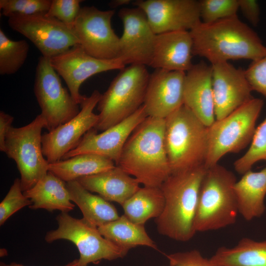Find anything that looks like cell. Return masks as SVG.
<instances>
[{
  "label": "cell",
  "instance_id": "obj_1",
  "mask_svg": "<svg viewBox=\"0 0 266 266\" xmlns=\"http://www.w3.org/2000/svg\"><path fill=\"white\" fill-rule=\"evenodd\" d=\"M190 32L193 55L205 58L211 65L239 59L253 62L266 54L260 37L237 15L211 23L200 22Z\"/></svg>",
  "mask_w": 266,
  "mask_h": 266
},
{
  "label": "cell",
  "instance_id": "obj_2",
  "mask_svg": "<svg viewBox=\"0 0 266 266\" xmlns=\"http://www.w3.org/2000/svg\"><path fill=\"white\" fill-rule=\"evenodd\" d=\"M165 130V119L148 116L129 137L116 166L144 186L160 187L171 174Z\"/></svg>",
  "mask_w": 266,
  "mask_h": 266
},
{
  "label": "cell",
  "instance_id": "obj_3",
  "mask_svg": "<svg viewBox=\"0 0 266 266\" xmlns=\"http://www.w3.org/2000/svg\"><path fill=\"white\" fill-rule=\"evenodd\" d=\"M204 165L174 173L160 186L165 204L155 219L158 232L174 240H190L197 233L195 220Z\"/></svg>",
  "mask_w": 266,
  "mask_h": 266
},
{
  "label": "cell",
  "instance_id": "obj_4",
  "mask_svg": "<svg viewBox=\"0 0 266 266\" xmlns=\"http://www.w3.org/2000/svg\"><path fill=\"white\" fill-rule=\"evenodd\" d=\"M234 174L218 164L206 168L199 194L195 220L196 232L225 228L234 224L239 214Z\"/></svg>",
  "mask_w": 266,
  "mask_h": 266
},
{
  "label": "cell",
  "instance_id": "obj_5",
  "mask_svg": "<svg viewBox=\"0 0 266 266\" xmlns=\"http://www.w3.org/2000/svg\"><path fill=\"white\" fill-rule=\"evenodd\" d=\"M165 144L171 173L204 165L207 127L183 104L165 119Z\"/></svg>",
  "mask_w": 266,
  "mask_h": 266
},
{
  "label": "cell",
  "instance_id": "obj_6",
  "mask_svg": "<svg viewBox=\"0 0 266 266\" xmlns=\"http://www.w3.org/2000/svg\"><path fill=\"white\" fill-rule=\"evenodd\" d=\"M150 74L142 65H131L121 70L101 94L94 129L104 131L137 111L143 104Z\"/></svg>",
  "mask_w": 266,
  "mask_h": 266
},
{
  "label": "cell",
  "instance_id": "obj_7",
  "mask_svg": "<svg viewBox=\"0 0 266 266\" xmlns=\"http://www.w3.org/2000/svg\"><path fill=\"white\" fill-rule=\"evenodd\" d=\"M263 105V100L254 98L207 127L206 168L217 164L226 154L239 152L251 142Z\"/></svg>",
  "mask_w": 266,
  "mask_h": 266
},
{
  "label": "cell",
  "instance_id": "obj_8",
  "mask_svg": "<svg viewBox=\"0 0 266 266\" xmlns=\"http://www.w3.org/2000/svg\"><path fill=\"white\" fill-rule=\"evenodd\" d=\"M46 125L40 114L27 125L12 127L6 135L4 152L16 164L23 192L31 189L48 172L41 143V132Z\"/></svg>",
  "mask_w": 266,
  "mask_h": 266
},
{
  "label": "cell",
  "instance_id": "obj_9",
  "mask_svg": "<svg viewBox=\"0 0 266 266\" xmlns=\"http://www.w3.org/2000/svg\"><path fill=\"white\" fill-rule=\"evenodd\" d=\"M56 220L58 228L47 233L45 241L51 243L66 239L73 243L79 252V266H88L103 259L111 261L123 258L129 252L105 238L98 228L89 224L82 218L76 219L66 212H62Z\"/></svg>",
  "mask_w": 266,
  "mask_h": 266
},
{
  "label": "cell",
  "instance_id": "obj_10",
  "mask_svg": "<svg viewBox=\"0 0 266 266\" xmlns=\"http://www.w3.org/2000/svg\"><path fill=\"white\" fill-rule=\"evenodd\" d=\"M33 91L48 132L70 120L80 112L79 105L63 87L50 59L42 56L37 64Z\"/></svg>",
  "mask_w": 266,
  "mask_h": 266
},
{
  "label": "cell",
  "instance_id": "obj_11",
  "mask_svg": "<svg viewBox=\"0 0 266 266\" xmlns=\"http://www.w3.org/2000/svg\"><path fill=\"white\" fill-rule=\"evenodd\" d=\"M7 17L9 26L29 39L43 57L51 59L79 44L69 28L46 13L11 14Z\"/></svg>",
  "mask_w": 266,
  "mask_h": 266
},
{
  "label": "cell",
  "instance_id": "obj_12",
  "mask_svg": "<svg viewBox=\"0 0 266 266\" xmlns=\"http://www.w3.org/2000/svg\"><path fill=\"white\" fill-rule=\"evenodd\" d=\"M114 13V10H101L94 6L81 8L72 31L89 55L103 60L119 58L120 37L111 26Z\"/></svg>",
  "mask_w": 266,
  "mask_h": 266
},
{
  "label": "cell",
  "instance_id": "obj_13",
  "mask_svg": "<svg viewBox=\"0 0 266 266\" xmlns=\"http://www.w3.org/2000/svg\"><path fill=\"white\" fill-rule=\"evenodd\" d=\"M101 96L97 90L90 96H85L80 104L81 110L75 117L42 135V152L49 164L61 160L77 145L88 131L94 128L99 117L94 110Z\"/></svg>",
  "mask_w": 266,
  "mask_h": 266
},
{
  "label": "cell",
  "instance_id": "obj_14",
  "mask_svg": "<svg viewBox=\"0 0 266 266\" xmlns=\"http://www.w3.org/2000/svg\"><path fill=\"white\" fill-rule=\"evenodd\" d=\"M50 63L66 83L75 102L80 105L85 96L80 94L82 84L93 75L101 72L125 67L120 58L103 60L87 54L79 44L52 57Z\"/></svg>",
  "mask_w": 266,
  "mask_h": 266
},
{
  "label": "cell",
  "instance_id": "obj_15",
  "mask_svg": "<svg viewBox=\"0 0 266 266\" xmlns=\"http://www.w3.org/2000/svg\"><path fill=\"white\" fill-rule=\"evenodd\" d=\"M118 16L123 25L119 38V58L125 65L150 66L156 34L144 12L139 8H123Z\"/></svg>",
  "mask_w": 266,
  "mask_h": 266
},
{
  "label": "cell",
  "instance_id": "obj_16",
  "mask_svg": "<svg viewBox=\"0 0 266 266\" xmlns=\"http://www.w3.org/2000/svg\"><path fill=\"white\" fill-rule=\"evenodd\" d=\"M133 3L144 12L156 34L190 31L201 22L199 0H138Z\"/></svg>",
  "mask_w": 266,
  "mask_h": 266
},
{
  "label": "cell",
  "instance_id": "obj_17",
  "mask_svg": "<svg viewBox=\"0 0 266 266\" xmlns=\"http://www.w3.org/2000/svg\"><path fill=\"white\" fill-rule=\"evenodd\" d=\"M147 117L142 105L132 115L100 133H98L94 128L91 129L84 135L77 145L62 160L79 154L91 153L109 159L116 165L129 137Z\"/></svg>",
  "mask_w": 266,
  "mask_h": 266
},
{
  "label": "cell",
  "instance_id": "obj_18",
  "mask_svg": "<svg viewBox=\"0 0 266 266\" xmlns=\"http://www.w3.org/2000/svg\"><path fill=\"white\" fill-rule=\"evenodd\" d=\"M211 66L215 120H220L253 99V90L245 70L229 62Z\"/></svg>",
  "mask_w": 266,
  "mask_h": 266
},
{
  "label": "cell",
  "instance_id": "obj_19",
  "mask_svg": "<svg viewBox=\"0 0 266 266\" xmlns=\"http://www.w3.org/2000/svg\"><path fill=\"white\" fill-rule=\"evenodd\" d=\"M185 73L155 69L150 74L143 104L148 116L165 119L184 104Z\"/></svg>",
  "mask_w": 266,
  "mask_h": 266
},
{
  "label": "cell",
  "instance_id": "obj_20",
  "mask_svg": "<svg viewBox=\"0 0 266 266\" xmlns=\"http://www.w3.org/2000/svg\"><path fill=\"white\" fill-rule=\"evenodd\" d=\"M184 104L206 127L214 122L211 65L201 61L186 72Z\"/></svg>",
  "mask_w": 266,
  "mask_h": 266
},
{
  "label": "cell",
  "instance_id": "obj_21",
  "mask_svg": "<svg viewBox=\"0 0 266 266\" xmlns=\"http://www.w3.org/2000/svg\"><path fill=\"white\" fill-rule=\"evenodd\" d=\"M193 40L190 31H178L156 35L149 66L155 69L187 72L193 65Z\"/></svg>",
  "mask_w": 266,
  "mask_h": 266
},
{
  "label": "cell",
  "instance_id": "obj_22",
  "mask_svg": "<svg viewBox=\"0 0 266 266\" xmlns=\"http://www.w3.org/2000/svg\"><path fill=\"white\" fill-rule=\"evenodd\" d=\"M76 180L89 191L97 193L105 200L117 202L121 206L140 188L135 178L116 166Z\"/></svg>",
  "mask_w": 266,
  "mask_h": 266
},
{
  "label": "cell",
  "instance_id": "obj_23",
  "mask_svg": "<svg viewBox=\"0 0 266 266\" xmlns=\"http://www.w3.org/2000/svg\"><path fill=\"white\" fill-rule=\"evenodd\" d=\"M239 214L246 221L262 216L266 210V167L242 174L234 185Z\"/></svg>",
  "mask_w": 266,
  "mask_h": 266
},
{
  "label": "cell",
  "instance_id": "obj_24",
  "mask_svg": "<svg viewBox=\"0 0 266 266\" xmlns=\"http://www.w3.org/2000/svg\"><path fill=\"white\" fill-rule=\"evenodd\" d=\"M23 193L31 200L32 204L29 207L32 209H44L50 212L58 210L67 213L75 207L66 182L50 171Z\"/></svg>",
  "mask_w": 266,
  "mask_h": 266
},
{
  "label": "cell",
  "instance_id": "obj_25",
  "mask_svg": "<svg viewBox=\"0 0 266 266\" xmlns=\"http://www.w3.org/2000/svg\"><path fill=\"white\" fill-rule=\"evenodd\" d=\"M71 201L80 208L82 219L98 228L119 217L115 207L99 195H94L77 180L66 182Z\"/></svg>",
  "mask_w": 266,
  "mask_h": 266
},
{
  "label": "cell",
  "instance_id": "obj_26",
  "mask_svg": "<svg viewBox=\"0 0 266 266\" xmlns=\"http://www.w3.org/2000/svg\"><path fill=\"white\" fill-rule=\"evenodd\" d=\"M115 166L113 161L106 157L85 153L49 164L48 171L67 182L107 170Z\"/></svg>",
  "mask_w": 266,
  "mask_h": 266
},
{
  "label": "cell",
  "instance_id": "obj_27",
  "mask_svg": "<svg viewBox=\"0 0 266 266\" xmlns=\"http://www.w3.org/2000/svg\"><path fill=\"white\" fill-rule=\"evenodd\" d=\"M210 259L219 266H266V240L243 238L233 247L219 248Z\"/></svg>",
  "mask_w": 266,
  "mask_h": 266
},
{
  "label": "cell",
  "instance_id": "obj_28",
  "mask_svg": "<svg viewBox=\"0 0 266 266\" xmlns=\"http://www.w3.org/2000/svg\"><path fill=\"white\" fill-rule=\"evenodd\" d=\"M98 229L105 238L128 251L138 246L157 249L155 243L147 233L144 225L133 223L124 215Z\"/></svg>",
  "mask_w": 266,
  "mask_h": 266
},
{
  "label": "cell",
  "instance_id": "obj_29",
  "mask_svg": "<svg viewBox=\"0 0 266 266\" xmlns=\"http://www.w3.org/2000/svg\"><path fill=\"white\" fill-rule=\"evenodd\" d=\"M165 198L160 187L140 188L122 205L124 215L134 223L144 225L162 213Z\"/></svg>",
  "mask_w": 266,
  "mask_h": 266
},
{
  "label": "cell",
  "instance_id": "obj_30",
  "mask_svg": "<svg viewBox=\"0 0 266 266\" xmlns=\"http://www.w3.org/2000/svg\"><path fill=\"white\" fill-rule=\"evenodd\" d=\"M29 45L24 39L12 40L0 29V74L11 75L17 72L24 64Z\"/></svg>",
  "mask_w": 266,
  "mask_h": 266
},
{
  "label": "cell",
  "instance_id": "obj_31",
  "mask_svg": "<svg viewBox=\"0 0 266 266\" xmlns=\"http://www.w3.org/2000/svg\"><path fill=\"white\" fill-rule=\"evenodd\" d=\"M266 161V117L256 128L247 152L233 164L235 170L243 174L257 162Z\"/></svg>",
  "mask_w": 266,
  "mask_h": 266
},
{
  "label": "cell",
  "instance_id": "obj_32",
  "mask_svg": "<svg viewBox=\"0 0 266 266\" xmlns=\"http://www.w3.org/2000/svg\"><path fill=\"white\" fill-rule=\"evenodd\" d=\"M199 3L201 22L206 24L235 16L239 9L238 0H201Z\"/></svg>",
  "mask_w": 266,
  "mask_h": 266
},
{
  "label": "cell",
  "instance_id": "obj_33",
  "mask_svg": "<svg viewBox=\"0 0 266 266\" xmlns=\"http://www.w3.org/2000/svg\"><path fill=\"white\" fill-rule=\"evenodd\" d=\"M31 204V200L24 195L22 190L20 179H15L0 203V225H3L17 211Z\"/></svg>",
  "mask_w": 266,
  "mask_h": 266
},
{
  "label": "cell",
  "instance_id": "obj_34",
  "mask_svg": "<svg viewBox=\"0 0 266 266\" xmlns=\"http://www.w3.org/2000/svg\"><path fill=\"white\" fill-rule=\"evenodd\" d=\"M51 0H0L2 14L7 17L11 14L33 15L46 13Z\"/></svg>",
  "mask_w": 266,
  "mask_h": 266
},
{
  "label": "cell",
  "instance_id": "obj_35",
  "mask_svg": "<svg viewBox=\"0 0 266 266\" xmlns=\"http://www.w3.org/2000/svg\"><path fill=\"white\" fill-rule=\"evenodd\" d=\"M81 0H51L47 15L56 18L72 30L81 9Z\"/></svg>",
  "mask_w": 266,
  "mask_h": 266
},
{
  "label": "cell",
  "instance_id": "obj_36",
  "mask_svg": "<svg viewBox=\"0 0 266 266\" xmlns=\"http://www.w3.org/2000/svg\"><path fill=\"white\" fill-rule=\"evenodd\" d=\"M245 72L253 91L266 98V54L261 59L252 62Z\"/></svg>",
  "mask_w": 266,
  "mask_h": 266
},
{
  "label": "cell",
  "instance_id": "obj_37",
  "mask_svg": "<svg viewBox=\"0 0 266 266\" xmlns=\"http://www.w3.org/2000/svg\"><path fill=\"white\" fill-rule=\"evenodd\" d=\"M169 265L166 266H219L204 258L197 250L178 252L166 255Z\"/></svg>",
  "mask_w": 266,
  "mask_h": 266
},
{
  "label": "cell",
  "instance_id": "obj_38",
  "mask_svg": "<svg viewBox=\"0 0 266 266\" xmlns=\"http://www.w3.org/2000/svg\"><path fill=\"white\" fill-rule=\"evenodd\" d=\"M239 9L245 18L254 26L260 21V9L258 2L254 0H238Z\"/></svg>",
  "mask_w": 266,
  "mask_h": 266
},
{
  "label": "cell",
  "instance_id": "obj_39",
  "mask_svg": "<svg viewBox=\"0 0 266 266\" xmlns=\"http://www.w3.org/2000/svg\"><path fill=\"white\" fill-rule=\"evenodd\" d=\"M14 117L3 111H0V150L4 152L6 135L12 127Z\"/></svg>",
  "mask_w": 266,
  "mask_h": 266
},
{
  "label": "cell",
  "instance_id": "obj_40",
  "mask_svg": "<svg viewBox=\"0 0 266 266\" xmlns=\"http://www.w3.org/2000/svg\"><path fill=\"white\" fill-rule=\"evenodd\" d=\"M131 2L130 0H113L109 2V5L112 8H115L123 5H127Z\"/></svg>",
  "mask_w": 266,
  "mask_h": 266
},
{
  "label": "cell",
  "instance_id": "obj_41",
  "mask_svg": "<svg viewBox=\"0 0 266 266\" xmlns=\"http://www.w3.org/2000/svg\"><path fill=\"white\" fill-rule=\"evenodd\" d=\"M0 266H24L21 264L15 263H12L10 264H6L3 263H0ZM63 266H79V260L75 259Z\"/></svg>",
  "mask_w": 266,
  "mask_h": 266
}]
</instances>
